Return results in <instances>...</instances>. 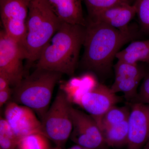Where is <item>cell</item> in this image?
I'll return each mask as SVG.
<instances>
[{
	"instance_id": "cell-1",
	"label": "cell",
	"mask_w": 149,
	"mask_h": 149,
	"mask_svg": "<svg viewBox=\"0 0 149 149\" xmlns=\"http://www.w3.org/2000/svg\"><path fill=\"white\" fill-rule=\"evenodd\" d=\"M133 37L130 29L120 30L105 23L88 20L83 43V67L99 75L109 74L116 54Z\"/></svg>"
},
{
	"instance_id": "cell-2",
	"label": "cell",
	"mask_w": 149,
	"mask_h": 149,
	"mask_svg": "<svg viewBox=\"0 0 149 149\" xmlns=\"http://www.w3.org/2000/svg\"><path fill=\"white\" fill-rule=\"evenodd\" d=\"M85 33L84 26L62 22L43 49L35 68L73 76Z\"/></svg>"
},
{
	"instance_id": "cell-3",
	"label": "cell",
	"mask_w": 149,
	"mask_h": 149,
	"mask_svg": "<svg viewBox=\"0 0 149 149\" xmlns=\"http://www.w3.org/2000/svg\"><path fill=\"white\" fill-rule=\"evenodd\" d=\"M35 68L12 90V101L32 110L42 118L47 111L54 89L62 75Z\"/></svg>"
},
{
	"instance_id": "cell-4",
	"label": "cell",
	"mask_w": 149,
	"mask_h": 149,
	"mask_svg": "<svg viewBox=\"0 0 149 149\" xmlns=\"http://www.w3.org/2000/svg\"><path fill=\"white\" fill-rule=\"evenodd\" d=\"M62 22L45 0H32L27 17L25 48L29 63L36 62Z\"/></svg>"
},
{
	"instance_id": "cell-5",
	"label": "cell",
	"mask_w": 149,
	"mask_h": 149,
	"mask_svg": "<svg viewBox=\"0 0 149 149\" xmlns=\"http://www.w3.org/2000/svg\"><path fill=\"white\" fill-rule=\"evenodd\" d=\"M71 105L65 91L58 93L51 106L41 118L42 133L62 148L72 130Z\"/></svg>"
},
{
	"instance_id": "cell-6",
	"label": "cell",
	"mask_w": 149,
	"mask_h": 149,
	"mask_svg": "<svg viewBox=\"0 0 149 149\" xmlns=\"http://www.w3.org/2000/svg\"><path fill=\"white\" fill-rule=\"evenodd\" d=\"M25 48L9 36L0 32V74L6 76L10 85L16 86L24 78L23 61L27 60Z\"/></svg>"
},
{
	"instance_id": "cell-7",
	"label": "cell",
	"mask_w": 149,
	"mask_h": 149,
	"mask_svg": "<svg viewBox=\"0 0 149 149\" xmlns=\"http://www.w3.org/2000/svg\"><path fill=\"white\" fill-rule=\"evenodd\" d=\"M32 0H0L3 30L25 48L27 19Z\"/></svg>"
},
{
	"instance_id": "cell-8",
	"label": "cell",
	"mask_w": 149,
	"mask_h": 149,
	"mask_svg": "<svg viewBox=\"0 0 149 149\" xmlns=\"http://www.w3.org/2000/svg\"><path fill=\"white\" fill-rule=\"evenodd\" d=\"M74 101L85 110L94 119L100 117L120 99L111 88L97 83L83 90L79 89Z\"/></svg>"
},
{
	"instance_id": "cell-9",
	"label": "cell",
	"mask_w": 149,
	"mask_h": 149,
	"mask_svg": "<svg viewBox=\"0 0 149 149\" xmlns=\"http://www.w3.org/2000/svg\"><path fill=\"white\" fill-rule=\"evenodd\" d=\"M72 130L70 139L83 148L100 149L105 145L102 134L93 118L74 108H70Z\"/></svg>"
},
{
	"instance_id": "cell-10",
	"label": "cell",
	"mask_w": 149,
	"mask_h": 149,
	"mask_svg": "<svg viewBox=\"0 0 149 149\" xmlns=\"http://www.w3.org/2000/svg\"><path fill=\"white\" fill-rule=\"evenodd\" d=\"M4 118L18 141L30 134H42L41 120L27 107L10 101L6 106Z\"/></svg>"
},
{
	"instance_id": "cell-11",
	"label": "cell",
	"mask_w": 149,
	"mask_h": 149,
	"mask_svg": "<svg viewBox=\"0 0 149 149\" xmlns=\"http://www.w3.org/2000/svg\"><path fill=\"white\" fill-rule=\"evenodd\" d=\"M131 106L127 149H142L149 140V104L135 102Z\"/></svg>"
},
{
	"instance_id": "cell-12",
	"label": "cell",
	"mask_w": 149,
	"mask_h": 149,
	"mask_svg": "<svg viewBox=\"0 0 149 149\" xmlns=\"http://www.w3.org/2000/svg\"><path fill=\"white\" fill-rule=\"evenodd\" d=\"M51 9L62 22L85 27L82 0H45Z\"/></svg>"
},
{
	"instance_id": "cell-13",
	"label": "cell",
	"mask_w": 149,
	"mask_h": 149,
	"mask_svg": "<svg viewBox=\"0 0 149 149\" xmlns=\"http://www.w3.org/2000/svg\"><path fill=\"white\" fill-rule=\"evenodd\" d=\"M127 5L115 6L103 10L89 17V20L100 22L120 30L128 28V24L135 15L133 9Z\"/></svg>"
},
{
	"instance_id": "cell-14",
	"label": "cell",
	"mask_w": 149,
	"mask_h": 149,
	"mask_svg": "<svg viewBox=\"0 0 149 149\" xmlns=\"http://www.w3.org/2000/svg\"><path fill=\"white\" fill-rule=\"evenodd\" d=\"M116 58L118 60L131 64H138L141 61L148 63L149 40L133 42L125 49L119 51Z\"/></svg>"
},
{
	"instance_id": "cell-15",
	"label": "cell",
	"mask_w": 149,
	"mask_h": 149,
	"mask_svg": "<svg viewBox=\"0 0 149 149\" xmlns=\"http://www.w3.org/2000/svg\"><path fill=\"white\" fill-rule=\"evenodd\" d=\"M128 120L101 130L105 145L113 148L127 145L129 133Z\"/></svg>"
},
{
	"instance_id": "cell-16",
	"label": "cell",
	"mask_w": 149,
	"mask_h": 149,
	"mask_svg": "<svg viewBox=\"0 0 149 149\" xmlns=\"http://www.w3.org/2000/svg\"><path fill=\"white\" fill-rule=\"evenodd\" d=\"M130 111L127 107L115 105L102 116L95 119L101 130L128 120Z\"/></svg>"
},
{
	"instance_id": "cell-17",
	"label": "cell",
	"mask_w": 149,
	"mask_h": 149,
	"mask_svg": "<svg viewBox=\"0 0 149 149\" xmlns=\"http://www.w3.org/2000/svg\"><path fill=\"white\" fill-rule=\"evenodd\" d=\"M114 70V80L144 77L146 73L138 64H131L119 60L115 65Z\"/></svg>"
},
{
	"instance_id": "cell-18",
	"label": "cell",
	"mask_w": 149,
	"mask_h": 149,
	"mask_svg": "<svg viewBox=\"0 0 149 149\" xmlns=\"http://www.w3.org/2000/svg\"><path fill=\"white\" fill-rule=\"evenodd\" d=\"M49 148L48 138L42 133H36L20 139L15 149H48Z\"/></svg>"
},
{
	"instance_id": "cell-19",
	"label": "cell",
	"mask_w": 149,
	"mask_h": 149,
	"mask_svg": "<svg viewBox=\"0 0 149 149\" xmlns=\"http://www.w3.org/2000/svg\"><path fill=\"white\" fill-rule=\"evenodd\" d=\"M4 118H0V149H15L18 142Z\"/></svg>"
},
{
	"instance_id": "cell-20",
	"label": "cell",
	"mask_w": 149,
	"mask_h": 149,
	"mask_svg": "<svg viewBox=\"0 0 149 149\" xmlns=\"http://www.w3.org/2000/svg\"><path fill=\"white\" fill-rule=\"evenodd\" d=\"M88 10L89 16L100 11L121 5L131 4V0H83Z\"/></svg>"
},
{
	"instance_id": "cell-21",
	"label": "cell",
	"mask_w": 149,
	"mask_h": 149,
	"mask_svg": "<svg viewBox=\"0 0 149 149\" xmlns=\"http://www.w3.org/2000/svg\"><path fill=\"white\" fill-rule=\"evenodd\" d=\"M137 7V14L142 29L149 33V0H140L134 3Z\"/></svg>"
},
{
	"instance_id": "cell-22",
	"label": "cell",
	"mask_w": 149,
	"mask_h": 149,
	"mask_svg": "<svg viewBox=\"0 0 149 149\" xmlns=\"http://www.w3.org/2000/svg\"><path fill=\"white\" fill-rule=\"evenodd\" d=\"M136 102L149 104V72H146L141 87L138 92Z\"/></svg>"
},
{
	"instance_id": "cell-23",
	"label": "cell",
	"mask_w": 149,
	"mask_h": 149,
	"mask_svg": "<svg viewBox=\"0 0 149 149\" xmlns=\"http://www.w3.org/2000/svg\"><path fill=\"white\" fill-rule=\"evenodd\" d=\"M12 95V90L10 88L0 91V107H2L4 105L7 104Z\"/></svg>"
},
{
	"instance_id": "cell-24",
	"label": "cell",
	"mask_w": 149,
	"mask_h": 149,
	"mask_svg": "<svg viewBox=\"0 0 149 149\" xmlns=\"http://www.w3.org/2000/svg\"><path fill=\"white\" fill-rule=\"evenodd\" d=\"M9 80L6 76L0 74V91H3L10 88Z\"/></svg>"
},
{
	"instance_id": "cell-25",
	"label": "cell",
	"mask_w": 149,
	"mask_h": 149,
	"mask_svg": "<svg viewBox=\"0 0 149 149\" xmlns=\"http://www.w3.org/2000/svg\"><path fill=\"white\" fill-rule=\"evenodd\" d=\"M82 147L80 146H78L77 145H75L73 146L70 147L68 149H82Z\"/></svg>"
},
{
	"instance_id": "cell-26",
	"label": "cell",
	"mask_w": 149,
	"mask_h": 149,
	"mask_svg": "<svg viewBox=\"0 0 149 149\" xmlns=\"http://www.w3.org/2000/svg\"><path fill=\"white\" fill-rule=\"evenodd\" d=\"M142 149H149V140L145 144Z\"/></svg>"
},
{
	"instance_id": "cell-27",
	"label": "cell",
	"mask_w": 149,
	"mask_h": 149,
	"mask_svg": "<svg viewBox=\"0 0 149 149\" xmlns=\"http://www.w3.org/2000/svg\"><path fill=\"white\" fill-rule=\"evenodd\" d=\"M48 149H62L61 148H60V147H59L58 146H56L55 147V148H49Z\"/></svg>"
},
{
	"instance_id": "cell-28",
	"label": "cell",
	"mask_w": 149,
	"mask_h": 149,
	"mask_svg": "<svg viewBox=\"0 0 149 149\" xmlns=\"http://www.w3.org/2000/svg\"><path fill=\"white\" fill-rule=\"evenodd\" d=\"M82 149H91L87 148H83V147H82Z\"/></svg>"
},
{
	"instance_id": "cell-29",
	"label": "cell",
	"mask_w": 149,
	"mask_h": 149,
	"mask_svg": "<svg viewBox=\"0 0 149 149\" xmlns=\"http://www.w3.org/2000/svg\"><path fill=\"white\" fill-rule=\"evenodd\" d=\"M140 0H136V1L135 2V3H137L139 1H140Z\"/></svg>"
},
{
	"instance_id": "cell-30",
	"label": "cell",
	"mask_w": 149,
	"mask_h": 149,
	"mask_svg": "<svg viewBox=\"0 0 149 149\" xmlns=\"http://www.w3.org/2000/svg\"><path fill=\"white\" fill-rule=\"evenodd\" d=\"M148 63H149V62H148Z\"/></svg>"
}]
</instances>
